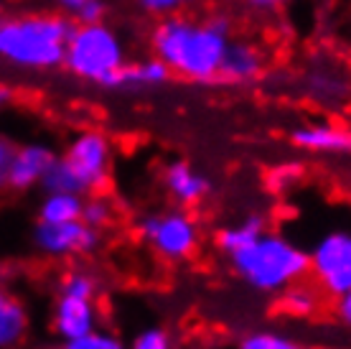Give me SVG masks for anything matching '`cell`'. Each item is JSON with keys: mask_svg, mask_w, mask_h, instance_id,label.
<instances>
[{"mask_svg": "<svg viewBox=\"0 0 351 349\" xmlns=\"http://www.w3.org/2000/svg\"><path fill=\"white\" fill-rule=\"evenodd\" d=\"M229 38L232 18L224 13H211L206 18L176 13L158 18V23L150 28V52L173 71V77L214 85L219 82V64Z\"/></svg>", "mask_w": 351, "mask_h": 349, "instance_id": "cell-1", "label": "cell"}, {"mask_svg": "<svg viewBox=\"0 0 351 349\" xmlns=\"http://www.w3.org/2000/svg\"><path fill=\"white\" fill-rule=\"evenodd\" d=\"M74 23L77 21L59 13H3L0 64L18 71L62 69Z\"/></svg>", "mask_w": 351, "mask_h": 349, "instance_id": "cell-2", "label": "cell"}, {"mask_svg": "<svg viewBox=\"0 0 351 349\" xmlns=\"http://www.w3.org/2000/svg\"><path fill=\"white\" fill-rule=\"evenodd\" d=\"M224 260L245 286L265 296H278L288 286L308 278V250L270 227Z\"/></svg>", "mask_w": 351, "mask_h": 349, "instance_id": "cell-3", "label": "cell"}, {"mask_svg": "<svg viewBox=\"0 0 351 349\" xmlns=\"http://www.w3.org/2000/svg\"><path fill=\"white\" fill-rule=\"evenodd\" d=\"M112 140L99 131H82L66 143L62 153H56L41 181V189L82 196L105 192L112 179Z\"/></svg>", "mask_w": 351, "mask_h": 349, "instance_id": "cell-4", "label": "cell"}, {"mask_svg": "<svg viewBox=\"0 0 351 349\" xmlns=\"http://www.w3.org/2000/svg\"><path fill=\"white\" fill-rule=\"evenodd\" d=\"M97 326H102V278L87 265H71L53 291L51 332L59 341H69Z\"/></svg>", "mask_w": 351, "mask_h": 349, "instance_id": "cell-5", "label": "cell"}, {"mask_svg": "<svg viewBox=\"0 0 351 349\" xmlns=\"http://www.w3.org/2000/svg\"><path fill=\"white\" fill-rule=\"evenodd\" d=\"M128 61L123 38L110 23H74L64 52V69L71 77L105 89L114 71Z\"/></svg>", "mask_w": 351, "mask_h": 349, "instance_id": "cell-6", "label": "cell"}, {"mask_svg": "<svg viewBox=\"0 0 351 349\" xmlns=\"http://www.w3.org/2000/svg\"><path fill=\"white\" fill-rule=\"evenodd\" d=\"M132 229L150 253L163 262H186L202 247V225L191 210L166 207L135 217Z\"/></svg>", "mask_w": 351, "mask_h": 349, "instance_id": "cell-7", "label": "cell"}, {"mask_svg": "<svg viewBox=\"0 0 351 349\" xmlns=\"http://www.w3.org/2000/svg\"><path fill=\"white\" fill-rule=\"evenodd\" d=\"M308 278L328 301L351 291V229H328L308 250Z\"/></svg>", "mask_w": 351, "mask_h": 349, "instance_id": "cell-8", "label": "cell"}, {"mask_svg": "<svg viewBox=\"0 0 351 349\" xmlns=\"http://www.w3.org/2000/svg\"><path fill=\"white\" fill-rule=\"evenodd\" d=\"M31 245L46 260L66 262L77 258H92L99 253L105 245V232L89 227L82 219L59 222V225L36 219L31 229Z\"/></svg>", "mask_w": 351, "mask_h": 349, "instance_id": "cell-9", "label": "cell"}, {"mask_svg": "<svg viewBox=\"0 0 351 349\" xmlns=\"http://www.w3.org/2000/svg\"><path fill=\"white\" fill-rule=\"evenodd\" d=\"M160 183L176 207L191 210L211 194V179L189 161H171L160 171Z\"/></svg>", "mask_w": 351, "mask_h": 349, "instance_id": "cell-10", "label": "cell"}, {"mask_svg": "<svg viewBox=\"0 0 351 349\" xmlns=\"http://www.w3.org/2000/svg\"><path fill=\"white\" fill-rule=\"evenodd\" d=\"M56 150L44 146V143H26V146H18L13 164H10L8 174V192L26 194L36 186H41L46 171L53 164Z\"/></svg>", "mask_w": 351, "mask_h": 349, "instance_id": "cell-11", "label": "cell"}, {"mask_svg": "<svg viewBox=\"0 0 351 349\" xmlns=\"http://www.w3.org/2000/svg\"><path fill=\"white\" fill-rule=\"evenodd\" d=\"M173 79V71L158 56H148L141 61H128L114 71L105 89L112 92H148V89L166 87Z\"/></svg>", "mask_w": 351, "mask_h": 349, "instance_id": "cell-12", "label": "cell"}, {"mask_svg": "<svg viewBox=\"0 0 351 349\" xmlns=\"http://www.w3.org/2000/svg\"><path fill=\"white\" fill-rule=\"evenodd\" d=\"M290 143L306 153H351V131L334 122H308L290 131Z\"/></svg>", "mask_w": 351, "mask_h": 349, "instance_id": "cell-13", "label": "cell"}, {"mask_svg": "<svg viewBox=\"0 0 351 349\" xmlns=\"http://www.w3.org/2000/svg\"><path fill=\"white\" fill-rule=\"evenodd\" d=\"M265 71V54L260 46L242 38H229L219 64V82L224 85H247Z\"/></svg>", "mask_w": 351, "mask_h": 349, "instance_id": "cell-14", "label": "cell"}, {"mask_svg": "<svg viewBox=\"0 0 351 349\" xmlns=\"http://www.w3.org/2000/svg\"><path fill=\"white\" fill-rule=\"evenodd\" d=\"M31 334V308L8 283H0V349L23 347Z\"/></svg>", "mask_w": 351, "mask_h": 349, "instance_id": "cell-15", "label": "cell"}, {"mask_svg": "<svg viewBox=\"0 0 351 349\" xmlns=\"http://www.w3.org/2000/svg\"><path fill=\"white\" fill-rule=\"evenodd\" d=\"M326 301L328 298L318 291L316 283L306 278L288 286L275 296V311L285 319H293V322H311L324 311Z\"/></svg>", "mask_w": 351, "mask_h": 349, "instance_id": "cell-16", "label": "cell"}, {"mask_svg": "<svg viewBox=\"0 0 351 349\" xmlns=\"http://www.w3.org/2000/svg\"><path fill=\"white\" fill-rule=\"evenodd\" d=\"M265 229H267V222H265L263 214H250V217L239 219L234 225L219 227L211 237V243H214V247H217V253L221 258H227V255L242 250L245 245H250L257 235H263Z\"/></svg>", "mask_w": 351, "mask_h": 349, "instance_id": "cell-17", "label": "cell"}, {"mask_svg": "<svg viewBox=\"0 0 351 349\" xmlns=\"http://www.w3.org/2000/svg\"><path fill=\"white\" fill-rule=\"evenodd\" d=\"M82 210H84V196L71 192H44V199L38 201V214L36 219L41 222H74L82 219Z\"/></svg>", "mask_w": 351, "mask_h": 349, "instance_id": "cell-18", "label": "cell"}, {"mask_svg": "<svg viewBox=\"0 0 351 349\" xmlns=\"http://www.w3.org/2000/svg\"><path fill=\"white\" fill-rule=\"evenodd\" d=\"M82 222L89 227L105 232L117 222V204L107 192H97L84 196V210H82Z\"/></svg>", "mask_w": 351, "mask_h": 349, "instance_id": "cell-19", "label": "cell"}, {"mask_svg": "<svg viewBox=\"0 0 351 349\" xmlns=\"http://www.w3.org/2000/svg\"><path fill=\"white\" fill-rule=\"evenodd\" d=\"M59 349H128V339L110 326H97L77 339L62 341Z\"/></svg>", "mask_w": 351, "mask_h": 349, "instance_id": "cell-20", "label": "cell"}, {"mask_svg": "<svg viewBox=\"0 0 351 349\" xmlns=\"http://www.w3.org/2000/svg\"><path fill=\"white\" fill-rule=\"evenodd\" d=\"M237 349H306L290 334H282L278 329H257L239 337Z\"/></svg>", "mask_w": 351, "mask_h": 349, "instance_id": "cell-21", "label": "cell"}, {"mask_svg": "<svg viewBox=\"0 0 351 349\" xmlns=\"http://www.w3.org/2000/svg\"><path fill=\"white\" fill-rule=\"evenodd\" d=\"M128 349H178V344H176L171 329L160 326V324H150V326H143L141 332L132 334Z\"/></svg>", "mask_w": 351, "mask_h": 349, "instance_id": "cell-22", "label": "cell"}, {"mask_svg": "<svg viewBox=\"0 0 351 349\" xmlns=\"http://www.w3.org/2000/svg\"><path fill=\"white\" fill-rule=\"evenodd\" d=\"M303 181V166L298 164H282L267 174V189L275 194H290Z\"/></svg>", "mask_w": 351, "mask_h": 349, "instance_id": "cell-23", "label": "cell"}, {"mask_svg": "<svg viewBox=\"0 0 351 349\" xmlns=\"http://www.w3.org/2000/svg\"><path fill=\"white\" fill-rule=\"evenodd\" d=\"M138 8L143 13H148L153 18H166V16H176V13H184V10L199 5L204 0H135Z\"/></svg>", "mask_w": 351, "mask_h": 349, "instance_id": "cell-24", "label": "cell"}, {"mask_svg": "<svg viewBox=\"0 0 351 349\" xmlns=\"http://www.w3.org/2000/svg\"><path fill=\"white\" fill-rule=\"evenodd\" d=\"M16 143L5 135H0V194L8 192V174H10V164H13V156H16Z\"/></svg>", "mask_w": 351, "mask_h": 349, "instance_id": "cell-25", "label": "cell"}, {"mask_svg": "<svg viewBox=\"0 0 351 349\" xmlns=\"http://www.w3.org/2000/svg\"><path fill=\"white\" fill-rule=\"evenodd\" d=\"M107 3L105 0H87L77 13H74V21L77 23H99L107 18Z\"/></svg>", "mask_w": 351, "mask_h": 349, "instance_id": "cell-26", "label": "cell"}, {"mask_svg": "<svg viewBox=\"0 0 351 349\" xmlns=\"http://www.w3.org/2000/svg\"><path fill=\"white\" fill-rule=\"evenodd\" d=\"M334 319L341 324L346 332H351V291L334 298Z\"/></svg>", "mask_w": 351, "mask_h": 349, "instance_id": "cell-27", "label": "cell"}, {"mask_svg": "<svg viewBox=\"0 0 351 349\" xmlns=\"http://www.w3.org/2000/svg\"><path fill=\"white\" fill-rule=\"evenodd\" d=\"M247 8L255 10V13H270V10L280 8L282 3H288V0H242Z\"/></svg>", "mask_w": 351, "mask_h": 349, "instance_id": "cell-28", "label": "cell"}, {"mask_svg": "<svg viewBox=\"0 0 351 349\" xmlns=\"http://www.w3.org/2000/svg\"><path fill=\"white\" fill-rule=\"evenodd\" d=\"M84 3H87V0H56V5H59V8H62L66 16H74V13H77V10H80Z\"/></svg>", "mask_w": 351, "mask_h": 349, "instance_id": "cell-29", "label": "cell"}, {"mask_svg": "<svg viewBox=\"0 0 351 349\" xmlns=\"http://www.w3.org/2000/svg\"><path fill=\"white\" fill-rule=\"evenodd\" d=\"M10 102H13V92H10L5 85H0V113H3V110H8Z\"/></svg>", "mask_w": 351, "mask_h": 349, "instance_id": "cell-30", "label": "cell"}, {"mask_svg": "<svg viewBox=\"0 0 351 349\" xmlns=\"http://www.w3.org/2000/svg\"><path fill=\"white\" fill-rule=\"evenodd\" d=\"M0 16H3V0H0Z\"/></svg>", "mask_w": 351, "mask_h": 349, "instance_id": "cell-31", "label": "cell"}]
</instances>
